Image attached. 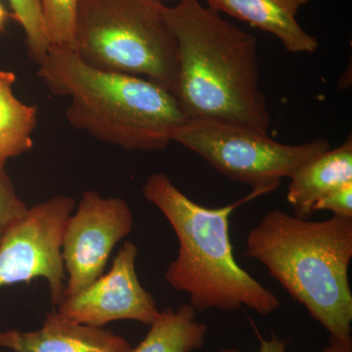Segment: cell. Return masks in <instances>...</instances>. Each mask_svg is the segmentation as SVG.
I'll return each instance as SVG.
<instances>
[{"label": "cell", "instance_id": "10", "mask_svg": "<svg viewBox=\"0 0 352 352\" xmlns=\"http://www.w3.org/2000/svg\"><path fill=\"white\" fill-rule=\"evenodd\" d=\"M0 347L14 352H131V342L122 336L76 323L57 310L46 315L43 327L34 331L0 332Z\"/></svg>", "mask_w": 352, "mask_h": 352}, {"label": "cell", "instance_id": "6", "mask_svg": "<svg viewBox=\"0 0 352 352\" xmlns=\"http://www.w3.org/2000/svg\"><path fill=\"white\" fill-rule=\"evenodd\" d=\"M222 175L270 193L298 168L331 149L318 138L287 145L249 127L217 120H187L173 136Z\"/></svg>", "mask_w": 352, "mask_h": 352}, {"label": "cell", "instance_id": "12", "mask_svg": "<svg viewBox=\"0 0 352 352\" xmlns=\"http://www.w3.org/2000/svg\"><path fill=\"white\" fill-rule=\"evenodd\" d=\"M289 179L287 201L295 217L308 219L317 201L352 182L351 134L339 147L303 164Z\"/></svg>", "mask_w": 352, "mask_h": 352}, {"label": "cell", "instance_id": "19", "mask_svg": "<svg viewBox=\"0 0 352 352\" xmlns=\"http://www.w3.org/2000/svg\"><path fill=\"white\" fill-rule=\"evenodd\" d=\"M259 340L258 352H287V344L273 333L270 340H265L258 333ZM220 352H240L236 349H221Z\"/></svg>", "mask_w": 352, "mask_h": 352}, {"label": "cell", "instance_id": "8", "mask_svg": "<svg viewBox=\"0 0 352 352\" xmlns=\"http://www.w3.org/2000/svg\"><path fill=\"white\" fill-rule=\"evenodd\" d=\"M133 217L124 199L85 191L69 215L62 241L65 298L76 295L103 274L113 248L131 234Z\"/></svg>", "mask_w": 352, "mask_h": 352}, {"label": "cell", "instance_id": "2", "mask_svg": "<svg viewBox=\"0 0 352 352\" xmlns=\"http://www.w3.org/2000/svg\"><path fill=\"white\" fill-rule=\"evenodd\" d=\"M38 76L51 94L69 97L65 115L72 126L127 151L166 149L188 120L166 88L94 68L68 48H51Z\"/></svg>", "mask_w": 352, "mask_h": 352}, {"label": "cell", "instance_id": "21", "mask_svg": "<svg viewBox=\"0 0 352 352\" xmlns=\"http://www.w3.org/2000/svg\"><path fill=\"white\" fill-rule=\"evenodd\" d=\"M8 17H11V14L7 12L6 9L0 3V32L3 31Z\"/></svg>", "mask_w": 352, "mask_h": 352}, {"label": "cell", "instance_id": "15", "mask_svg": "<svg viewBox=\"0 0 352 352\" xmlns=\"http://www.w3.org/2000/svg\"><path fill=\"white\" fill-rule=\"evenodd\" d=\"M8 2L12 8L11 17L19 23L25 32L28 53L38 66L52 48L39 0H8Z\"/></svg>", "mask_w": 352, "mask_h": 352}, {"label": "cell", "instance_id": "22", "mask_svg": "<svg viewBox=\"0 0 352 352\" xmlns=\"http://www.w3.org/2000/svg\"><path fill=\"white\" fill-rule=\"evenodd\" d=\"M161 1H163V0H161ZM178 1H179V2H182V1H189V0H178Z\"/></svg>", "mask_w": 352, "mask_h": 352}, {"label": "cell", "instance_id": "16", "mask_svg": "<svg viewBox=\"0 0 352 352\" xmlns=\"http://www.w3.org/2000/svg\"><path fill=\"white\" fill-rule=\"evenodd\" d=\"M78 2L80 0H39L52 47L75 50Z\"/></svg>", "mask_w": 352, "mask_h": 352}, {"label": "cell", "instance_id": "14", "mask_svg": "<svg viewBox=\"0 0 352 352\" xmlns=\"http://www.w3.org/2000/svg\"><path fill=\"white\" fill-rule=\"evenodd\" d=\"M13 72L0 71V166L30 151L32 134L38 124V108L23 103L15 96Z\"/></svg>", "mask_w": 352, "mask_h": 352}, {"label": "cell", "instance_id": "20", "mask_svg": "<svg viewBox=\"0 0 352 352\" xmlns=\"http://www.w3.org/2000/svg\"><path fill=\"white\" fill-rule=\"evenodd\" d=\"M321 352H352V339L338 340L330 339V342Z\"/></svg>", "mask_w": 352, "mask_h": 352}, {"label": "cell", "instance_id": "7", "mask_svg": "<svg viewBox=\"0 0 352 352\" xmlns=\"http://www.w3.org/2000/svg\"><path fill=\"white\" fill-rule=\"evenodd\" d=\"M75 208L72 197L56 195L28 208L0 241V289L43 278L53 305L62 302L66 287L62 241Z\"/></svg>", "mask_w": 352, "mask_h": 352}, {"label": "cell", "instance_id": "3", "mask_svg": "<svg viewBox=\"0 0 352 352\" xmlns=\"http://www.w3.org/2000/svg\"><path fill=\"white\" fill-rule=\"evenodd\" d=\"M142 192L170 222L179 242L164 279L175 291L186 293L197 311L243 307L261 316L276 311L279 298L237 263L229 234L233 210L267 192L252 190L226 207L206 208L182 193L164 173L150 175Z\"/></svg>", "mask_w": 352, "mask_h": 352}, {"label": "cell", "instance_id": "9", "mask_svg": "<svg viewBox=\"0 0 352 352\" xmlns=\"http://www.w3.org/2000/svg\"><path fill=\"white\" fill-rule=\"evenodd\" d=\"M138 256V245L127 241L113 258L110 271L80 293L64 298L57 311L69 320L94 327L119 320L150 325L160 311L151 294L139 281Z\"/></svg>", "mask_w": 352, "mask_h": 352}, {"label": "cell", "instance_id": "11", "mask_svg": "<svg viewBox=\"0 0 352 352\" xmlns=\"http://www.w3.org/2000/svg\"><path fill=\"white\" fill-rule=\"evenodd\" d=\"M208 7L273 34L285 50L293 54H312L318 50L316 38L310 36L296 20L309 0H206Z\"/></svg>", "mask_w": 352, "mask_h": 352}, {"label": "cell", "instance_id": "1", "mask_svg": "<svg viewBox=\"0 0 352 352\" xmlns=\"http://www.w3.org/2000/svg\"><path fill=\"white\" fill-rule=\"evenodd\" d=\"M177 43L173 95L188 120H217L267 134L270 113L261 89L258 43L198 0L166 7Z\"/></svg>", "mask_w": 352, "mask_h": 352}, {"label": "cell", "instance_id": "17", "mask_svg": "<svg viewBox=\"0 0 352 352\" xmlns=\"http://www.w3.org/2000/svg\"><path fill=\"white\" fill-rule=\"evenodd\" d=\"M28 208L16 193L6 168L0 166V241L24 217Z\"/></svg>", "mask_w": 352, "mask_h": 352}, {"label": "cell", "instance_id": "5", "mask_svg": "<svg viewBox=\"0 0 352 352\" xmlns=\"http://www.w3.org/2000/svg\"><path fill=\"white\" fill-rule=\"evenodd\" d=\"M161 0H80L75 52L102 71L140 76L173 94L177 43Z\"/></svg>", "mask_w": 352, "mask_h": 352}, {"label": "cell", "instance_id": "18", "mask_svg": "<svg viewBox=\"0 0 352 352\" xmlns=\"http://www.w3.org/2000/svg\"><path fill=\"white\" fill-rule=\"evenodd\" d=\"M328 210L335 217L352 219V182L317 201L314 212Z\"/></svg>", "mask_w": 352, "mask_h": 352}, {"label": "cell", "instance_id": "4", "mask_svg": "<svg viewBox=\"0 0 352 352\" xmlns=\"http://www.w3.org/2000/svg\"><path fill=\"white\" fill-rule=\"evenodd\" d=\"M245 256L263 263L330 339L351 340L352 219L312 221L270 210L248 234Z\"/></svg>", "mask_w": 352, "mask_h": 352}, {"label": "cell", "instance_id": "13", "mask_svg": "<svg viewBox=\"0 0 352 352\" xmlns=\"http://www.w3.org/2000/svg\"><path fill=\"white\" fill-rule=\"evenodd\" d=\"M196 312L191 303L177 310L166 308L160 311L150 324L149 332L131 352H193L203 349L208 327L196 320Z\"/></svg>", "mask_w": 352, "mask_h": 352}]
</instances>
